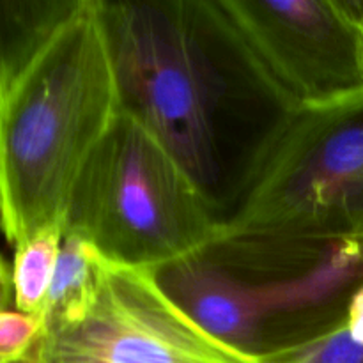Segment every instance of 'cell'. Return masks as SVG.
Here are the masks:
<instances>
[{
	"instance_id": "obj_1",
	"label": "cell",
	"mask_w": 363,
	"mask_h": 363,
	"mask_svg": "<svg viewBox=\"0 0 363 363\" xmlns=\"http://www.w3.org/2000/svg\"><path fill=\"white\" fill-rule=\"evenodd\" d=\"M121 106L172 152L222 223L293 106L216 0H99Z\"/></svg>"
},
{
	"instance_id": "obj_2",
	"label": "cell",
	"mask_w": 363,
	"mask_h": 363,
	"mask_svg": "<svg viewBox=\"0 0 363 363\" xmlns=\"http://www.w3.org/2000/svg\"><path fill=\"white\" fill-rule=\"evenodd\" d=\"M121 110L101 6L84 0L0 91V211L13 248L45 227H64L78 177Z\"/></svg>"
},
{
	"instance_id": "obj_3",
	"label": "cell",
	"mask_w": 363,
	"mask_h": 363,
	"mask_svg": "<svg viewBox=\"0 0 363 363\" xmlns=\"http://www.w3.org/2000/svg\"><path fill=\"white\" fill-rule=\"evenodd\" d=\"M362 238L363 91L287 117L215 247L301 264Z\"/></svg>"
},
{
	"instance_id": "obj_4",
	"label": "cell",
	"mask_w": 363,
	"mask_h": 363,
	"mask_svg": "<svg viewBox=\"0 0 363 363\" xmlns=\"http://www.w3.org/2000/svg\"><path fill=\"white\" fill-rule=\"evenodd\" d=\"M222 227L172 152L121 110L78 177L64 233L87 240L108 261L156 273L208 252Z\"/></svg>"
},
{
	"instance_id": "obj_5",
	"label": "cell",
	"mask_w": 363,
	"mask_h": 363,
	"mask_svg": "<svg viewBox=\"0 0 363 363\" xmlns=\"http://www.w3.org/2000/svg\"><path fill=\"white\" fill-rule=\"evenodd\" d=\"M294 110L363 91V0H216Z\"/></svg>"
},
{
	"instance_id": "obj_6",
	"label": "cell",
	"mask_w": 363,
	"mask_h": 363,
	"mask_svg": "<svg viewBox=\"0 0 363 363\" xmlns=\"http://www.w3.org/2000/svg\"><path fill=\"white\" fill-rule=\"evenodd\" d=\"M43 363H259L202 328L151 269L108 261L84 321L43 333Z\"/></svg>"
},
{
	"instance_id": "obj_7",
	"label": "cell",
	"mask_w": 363,
	"mask_h": 363,
	"mask_svg": "<svg viewBox=\"0 0 363 363\" xmlns=\"http://www.w3.org/2000/svg\"><path fill=\"white\" fill-rule=\"evenodd\" d=\"M84 0H0V91L18 80Z\"/></svg>"
},
{
	"instance_id": "obj_8",
	"label": "cell",
	"mask_w": 363,
	"mask_h": 363,
	"mask_svg": "<svg viewBox=\"0 0 363 363\" xmlns=\"http://www.w3.org/2000/svg\"><path fill=\"white\" fill-rule=\"evenodd\" d=\"M108 259L78 234L64 233L59 261L43 311V333L84 321L98 300Z\"/></svg>"
},
{
	"instance_id": "obj_9",
	"label": "cell",
	"mask_w": 363,
	"mask_h": 363,
	"mask_svg": "<svg viewBox=\"0 0 363 363\" xmlns=\"http://www.w3.org/2000/svg\"><path fill=\"white\" fill-rule=\"evenodd\" d=\"M64 240L62 225H48L13 248L11 266L2 264V293H11L13 308L41 318Z\"/></svg>"
},
{
	"instance_id": "obj_10",
	"label": "cell",
	"mask_w": 363,
	"mask_h": 363,
	"mask_svg": "<svg viewBox=\"0 0 363 363\" xmlns=\"http://www.w3.org/2000/svg\"><path fill=\"white\" fill-rule=\"evenodd\" d=\"M259 363H363V342L351 337L342 318L301 342L259 358Z\"/></svg>"
},
{
	"instance_id": "obj_11",
	"label": "cell",
	"mask_w": 363,
	"mask_h": 363,
	"mask_svg": "<svg viewBox=\"0 0 363 363\" xmlns=\"http://www.w3.org/2000/svg\"><path fill=\"white\" fill-rule=\"evenodd\" d=\"M43 337V319L16 308L0 311V363H13L32 353Z\"/></svg>"
},
{
	"instance_id": "obj_12",
	"label": "cell",
	"mask_w": 363,
	"mask_h": 363,
	"mask_svg": "<svg viewBox=\"0 0 363 363\" xmlns=\"http://www.w3.org/2000/svg\"><path fill=\"white\" fill-rule=\"evenodd\" d=\"M344 325L351 337L363 342V286L358 287L350 298L346 315H344Z\"/></svg>"
},
{
	"instance_id": "obj_13",
	"label": "cell",
	"mask_w": 363,
	"mask_h": 363,
	"mask_svg": "<svg viewBox=\"0 0 363 363\" xmlns=\"http://www.w3.org/2000/svg\"><path fill=\"white\" fill-rule=\"evenodd\" d=\"M13 363H43L41 354H39V344L32 350V353H28L25 358H21V360L13 362Z\"/></svg>"
},
{
	"instance_id": "obj_14",
	"label": "cell",
	"mask_w": 363,
	"mask_h": 363,
	"mask_svg": "<svg viewBox=\"0 0 363 363\" xmlns=\"http://www.w3.org/2000/svg\"><path fill=\"white\" fill-rule=\"evenodd\" d=\"M362 240H363V238H362Z\"/></svg>"
}]
</instances>
